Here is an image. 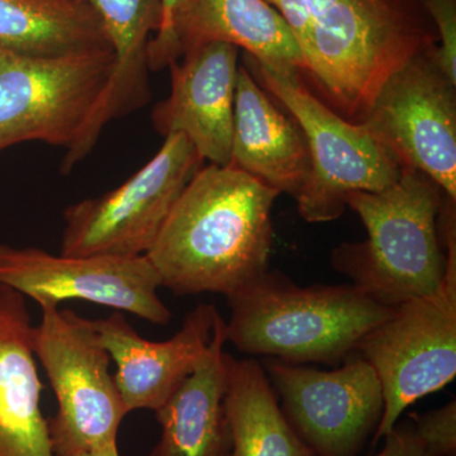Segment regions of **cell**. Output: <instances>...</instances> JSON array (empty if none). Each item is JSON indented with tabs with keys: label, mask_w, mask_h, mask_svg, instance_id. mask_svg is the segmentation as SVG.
Listing matches in <instances>:
<instances>
[{
	"label": "cell",
	"mask_w": 456,
	"mask_h": 456,
	"mask_svg": "<svg viewBox=\"0 0 456 456\" xmlns=\"http://www.w3.org/2000/svg\"><path fill=\"white\" fill-rule=\"evenodd\" d=\"M281 196L244 171L209 164L188 183L147 256L175 296H232L269 270Z\"/></svg>",
	"instance_id": "obj_1"
},
{
	"label": "cell",
	"mask_w": 456,
	"mask_h": 456,
	"mask_svg": "<svg viewBox=\"0 0 456 456\" xmlns=\"http://www.w3.org/2000/svg\"><path fill=\"white\" fill-rule=\"evenodd\" d=\"M305 59L303 82L342 118L360 123L393 73L437 46L421 0H265Z\"/></svg>",
	"instance_id": "obj_2"
},
{
	"label": "cell",
	"mask_w": 456,
	"mask_h": 456,
	"mask_svg": "<svg viewBox=\"0 0 456 456\" xmlns=\"http://www.w3.org/2000/svg\"><path fill=\"white\" fill-rule=\"evenodd\" d=\"M446 198L434 180L408 167L391 187L350 193L346 206L368 237L338 246L332 266L387 307L436 292L448 269L437 227Z\"/></svg>",
	"instance_id": "obj_3"
},
{
	"label": "cell",
	"mask_w": 456,
	"mask_h": 456,
	"mask_svg": "<svg viewBox=\"0 0 456 456\" xmlns=\"http://www.w3.org/2000/svg\"><path fill=\"white\" fill-rule=\"evenodd\" d=\"M226 338L237 350L293 362L338 364L395 308L355 285L299 287L278 270L228 297Z\"/></svg>",
	"instance_id": "obj_4"
},
{
	"label": "cell",
	"mask_w": 456,
	"mask_h": 456,
	"mask_svg": "<svg viewBox=\"0 0 456 456\" xmlns=\"http://www.w3.org/2000/svg\"><path fill=\"white\" fill-rule=\"evenodd\" d=\"M244 65L283 104L307 140L311 170L297 194L298 212L311 224L338 220L354 191H380L402 175L398 159L360 123L323 103L297 71H283L245 53Z\"/></svg>",
	"instance_id": "obj_5"
},
{
	"label": "cell",
	"mask_w": 456,
	"mask_h": 456,
	"mask_svg": "<svg viewBox=\"0 0 456 456\" xmlns=\"http://www.w3.org/2000/svg\"><path fill=\"white\" fill-rule=\"evenodd\" d=\"M452 204L445 206L443 240L448 269L439 289L399 305L356 346L383 389V416L373 445L395 428L407 407L445 388L456 375V231Z\"/></svg>",
	"instance_id": "obj_6"
},
{
	"label": "cell",
	"mask_w": 456,
	"mask_h": 456,
	"mask_svg": "<svg viewBox=\"0 0 456 456\" xmlns=\"http://www.w3.org/2000/svg\"><path fill=\"white\" fill-rule=\"evenodd\" d=\"M41 311L40 323L32 326L31 347L57 399L49 421L53 452L80 456L117 443L128 411L110 371V354L90 320L71 310Z\"/></svg>",
	"instance_id": "obj_7"
},
{
	"label": "cell",
	"mask_w": 456,
	"mask_h": 456,
	"mask_svg": "<svg viewBox=\"0 0 456 456\" xmlns=\"http://www.w3.org/2000/svg\"><path fill=\"white\" fill-rule=\"evenodd\" d=\"M202 158L187 137H165L158 154L113 191L71 204L64 212L60 254L134 257L155 245Z\"/></svg>",
	"instance_id": "obj_8"
},
{
	"label": "cell",
	"mask_w": 456,
	"mask_h": 456,
	"mask_svg": "<svg viewBox=\"0 0 456 456\" xmlns=\"http://www.w3.org/2000/svg\"><path fill=\"white\" fill-rule=\"evenodd\" d=\"M112 50L57 57L0 46V152L40 141L71 149L113 73Z\"/></svg>",
	"instance_id": "obj_9"
},
{
	"label": "cell",
	"mask_w": 456,
	"mask_h": 456,
	"mask_svg": "<svg viewBox=\"0 0 456 456\" xmlns=\"http://www.w3.org/2000/svg\"><path fill=\"white\" fill-rule=\"evenodd\" d=\"M281 410L314 456H358L382 419L383 389L373 367L354 351L335 370L264 360Z\"/></svg>",
	"instance_id": "obj_10"
},
{
	"label": "cell",
	"mask_w": 456,
	"mask_h": 456,
	"mask_svg": "<svg viewBox=\"0 0 456 456\" xmlns=\"http://www.w3.org/2000/svg\"><path fill=\"white\" fill-rule=\"evenodd\" d=\"M435 49L413 57L387 79L360 125L402 167L421 171L456 200V84Z\"/></svg>",
	"instance_id": "obj_11"
},
{
	"label": "cell",
	"mask_w": 456,
	"mask_h": 456,
	"mask_svg": "<svg viewBox=\"0 0 456 456\" xmlns=\"http://www.w3.org/2000/svg\"><path fill=\"white\" fill-rule=\"evenodd\" d=\"M0 285L33 299L41 310L82 299L152 325L167 326L171 320L158 294L161 279L147 255L75 257L0 244Z\"/></svg>",
	"instance_id": "obj_12"
},
{
	"label": "cell",
	"mask_w": 456,
	"mask_h": 456,
	"mask_svg": "<svg viewBox=\"0 0 456 456\" xmlns=\"http://www.w3.org/2000/svg\"><path fill=\"white\" fill-rule=\"evenodd\" d=\"M182 57V62L169 66L171 92L154 108L155 130L164 137L183 134L203 161L228 167L239 49L226 42H208L191 47Z\"/></svg>",
	"instance_id": "obj_13"
},
{
	"label": "cell",
	"mask_w": 456,
	"mask_h": 456,
	"mask_svg": "<svg viewBox=\"0 0 456 456\" xmlns=\"http://www.w3.org/2000/svg\"><path fill=\"white\" fill-rule=\"evenodd\" d=\"M220 312L212 305L189 312L182 329L167 341H149L128 322L123 312L90 320L102 346L116 364L117 389L128 413L155 411L202 360L212 340Z\"/></svg>",
	"instance_id": "obj_14"
},
{
	"label": "cell",
	"mask_w": 456,
	"mask_h": 456,
	"mask_svg": "<svg viewBox=\"0 0 456 456\" xmlns=\"http://www.w3.org/2000/svg\"><path fill=\"white\" fill-rule=\"evenodd\" d=\"M230 167L294 198L311 170L302 128L281 112L245 65L237 73Z\"/></svg>",
	"instance_id": "obj_15"
},
{
	"label": "cell",
	"mask_w": 456,
	"mask_h": 456,
	"mask_svg": "<svg viewBox=\"0 0 456 456\" xmlns=\"http://www.w3.org/2000/svg\"><path fill=\"white\" fill-rule=\"evenodd\" d=\"M26 297L0 285V456H57L41 410Z\"/></svg>",
	"instance_id": "obj_16"
},
{
	"label": "cell",
	"mask_w": 456,
	"mask_h": 456,
	"mask_svg": "<svg viewBox=\"0 0 456 456\" xmlns=\"http://www.w3.org/2000/svg\"><path fill=\"white\" fill-rule=\"evenodd\" d=\"M226 342V321L221 316L200 364L155 411L161 434L149 456H232L224 408Z\"/></svg>",
	"instance_id": "obj_17"
},
{
	"label": "cell",
	"mask_w": 456,
	"mask_h": 456,
	"mask_svg": "<svg viewBox=\"0 0 456 456\" xmlns=\"http://www.w3.org/2000/svg\"><path fill=\"white\" fill-rule=\"evenodd\" d=\"M174 35L180 57L200 45L226 42L263 64L305 73V59L289 26L265 0H184Z\"/></svg>",
	"instance_id": "obj_18"
},
{
	"label": "cell",
	"mask_w": 456,
	"mask_h": 456,
	"mask_svg": "<svg viewBox=\"0 0 456 456\" xmlns=\"http://www.w3.org/2000/svg\"><path fill=\"white\" fill-rule=\"evenodd\" d=\"M0 46L36 57L113 51L97 12L79 0H0Z\"/></svg>",
	"instance_id": "obj_19"
},
{
	"label": "cell",
	"mask_w": 456,
	"mask_h": 456,
	"mask_svg": "<svg viewBox=\"0 0 456 456\" xmlns=\"http://www.w3.org/2000/svg\"><path fill=\"white\" fill-rule=\"evenodd\" d=\"M224 408L232 456H314L288 424L263 365L227 354Z\"/></svg>",
	"instance_id": "obj_20"
},
{
	"label": "cell",
	"mask_w": 456,
	"mask_h": 456,
	"mask_svg": "<svg viewBox=\"0 0 456 456\" xmlns=\"http://www.w3.org/2000/svg\"><path fill=\"white\" fill-rule=\"evenodd\" d=\"M97 12L114 51L104 102L117 110H134L150 98L147 46L161 23V0H79Z\"/></svg>",
	"instance_id": "obj_21"
},
{
	"label": "cell",
	"mask_w": 456,
	"mask_h": 456,
	"mask_svg": "<svg viewBox=\"0 0 456 456\" xmlns=\"http://www.w3.org/2000/svg\"><path fill=\"white\" fill-rule=\"evenodd\" d=\"M413 428L432 456H456V402L412 419Z\"/></svg>",
	"instance_id": "obj_22"
},
{
	"label": "cell",
	"mask_w": 456,
	"mask_h": 456,
	"mask_svg": "<svg viewBox=\"0 0 456 456\" xmlns=\"http://www.w3.org/2000/svg\"><path fill=\"white\" fill-rule=\"evenodd\" d=\"M437 35L435 57L450 82L456 84V0H421Z\"/></svg>",
	"instance_id": "obj_23"
},
{
	"label": "cell",
	"mask_w": 456,
	"mask_h": 456,
	"mask_svg": "<svg viewBox=\"0 0 456 456\" xmlns=\"http://www.w3.org/2000/svg\"><path fill=\"white\" fill-rule=\"evenodd\" d=\"M184 0H161V23L147 46L150 71H160L180 59L174 27Z\"/></svg>",
	"instance_id": "obj_24"
},
{
	"label": "cell",
	"mask_w": 456,
	"mask_h": 456,
	"mask_svg": "<svg viewBox=\"0 0 456 456\" xmlns=\"http://www.w3.org/2000/svg\"><path fill=\"white\" fill-rule=\"evenodd\" d=\"M384 439L382 452L375 456H432L416 434L412 421H398Z\"/></svg>",
	"instance_id": "obj_25"
},
{
	"label": "cell",
	"mask_w": 456,
	"mask_h": 456,
	"mask_svg": "<svg viewBox=\"0 0 456 456\" xmlns=\"http://www.w3.org/2000/svg\"><path fill=\"white\" fill-rule=\"evenodd\" d=\"M80 456H119L118 446H117V443L110 444V445L93 450V452H86V454Z\"/></svg>",
	"instance_id": "obj_26"
}]
</instances>
